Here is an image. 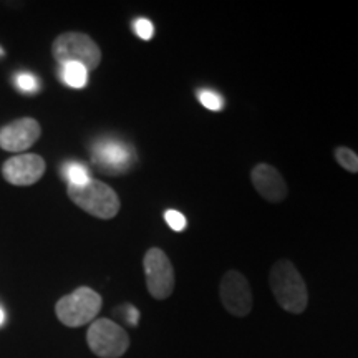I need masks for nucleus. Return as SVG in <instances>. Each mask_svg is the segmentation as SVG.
Returning a JSON list of instances; mask_svg holds the SVG:
<instances>
[{"instance_id": "nucleus-1", "label": "nucleus", "mask_w": 358, "mask_h": 358, "mask_svg": "<svg viewBox=\"0 0 358 358\" xmlns=\"http://www.w3.org/2000/svg\"><path fill=\"white\" fill-rule=\"evenodd\" d=\"M268 284L279 306L289 313H302L308 306L306 280L290 261L280 259L271 268Z\"/></svg>"}, {"instance_id": "nucleus-2", "label": "nucleus", "mask_w": 358, "mask_h": 358, "mask_svg": "<svg viewBox=\"0 0 358 358\" xmlns=\"http://www.w3.org/2000/svg\"><path fill=\"white\" fill-rule=\"evenodd\" d=\"M53 58L60 65L80 64L88 71L98 69L101 62V50L98 43L87 34L65 32L53 40Z\"/></svg>"}, {"instance_id": "nucleus-3", "label": "nucleus", "mask_w": 358, "mask_h": 358, "mask_svg": "<svg viewBox=\"0 0 358 358\" xmlns=\"http://www.w3.org/2000/svg\"><path fill=\"white\" fill-rule=\"evenodd\" d=\"M66 192L80 209L98 219H113L120 211L118 194L108 185L96 179L80 187L69 186Z\"/></svg>"}, {"instance_id": "nucleus-4", "label": "nucleus", "mask_w": 358, "mask_h": 358, "mask_svg": "<svg viewBox=\"0 0 358 358\" xmlns=\"http://www.w3.org/2000/svg\"><path fill=\"white\" fill-rule=\"evenodd\" d=\"M101 295L90 287H78L62 297L55 306V313L62 324L70 329H78L95 322L101 310Z\"/></svg>"}, {"instance_id": "nucleus-5", "label": "nucleus", "mask_w": 358, "mask_h": 358, "mask_svg": "<svg viewBox=\"0 0 358 358\" xmlns=\"http://www.w3.org/2000/svg\"><path fill=\"white\" fill-rule=\"evenodd\" d=\"M90 350L100 358H120L129 348V335L113 320L98 319L92 322L87 334Z\"/></svg>"}, {"instance_id": "nucleus-6", "label": "nucleus", "mask_w": 358, "mask_h": 358, "mask_svg": "<svg viewBox=\"0 0 358 358\" xmlns=\"http://www.w3.org/2000/svg\"><path fill=\"white\" fill-rule=\"evenodd\" d=\"M145 267L146 287L151 297L156 301H164L174 290V268L166 252L158 248L150 249L143 259Z\"/></svg>"}, {"instance_id": "nucleus-7", "label": "nucleus", "mask_w": 358, "mask_h": 358, "mask_svg": "<svg viewBox=\"0 0 358 358\" xmlns=\"http://www.w3.org/2000/svg\"><path fill=\"white\" fill-rule=\"evenodd\" d=\"M219 295L224 308L234 317H248L252 310V290L245 275L237 271H227L219 285Z\"/></svg>"}, {"instance_id": "nucleus-8", "label": "nucleus", "mask_w": 358, "mask_h": 358, "mask_svg": "<svg viewBox=\"0 0 358 358\" xmlns=\"http://www.w3.org/2000/svg\"><path fill=\"white\" fill-rule=\"evenodd\" d=\"M45 161L42 156L24 153L8 158L2 166V176L13 186H32L45 174Z\"/></svg>"}, {"instance_id": "nucleus-9", "label": "nucleus", "mask_w": 358, "mask_h": 358, "mask_svg": "<svg viewBox=\"0 0 358 358\" xmlns=\"http://www.w3.org/2000/svg\"><path fill=\"white\" fill-rule=\"evenodd\" d=\"M42 134L40 123L34 118H19L0 129V148L10 153H22L34 146Z\"/></svg>"}, {"instance_id": "nucleus-10", "label": "nucleus", "mask_w": 358, "mask_h": 358, "mask_svg": "<svg viewBox=\"0 0 358 358\" xmlns=\"http://www.w3.org/2000/svg\"><path fill=\"white\" fill-rule=\"evenodd\" d=\"M93 163L103 173L120 174L131 166L133 151L118 140H101L93 146Z\"/></svg>"}, {"instance_id": "nucleus-11", "label": "nucleus", "mask_w": 358, "mask_h": 358, "mask_svg": "<svg viewBox=\"0 0 358 358\" xmlns=\"http://www.w3.org/2000/svg\"><path fill=\"white\" fill-rule=\"evenodd\" d=\"M250 181L259 194L268 203H280L287 198V185L284 178L271 164H257L250 171Z\"/></svg>"}, {"instance_id": "nucleus-12", "label": "nucleus", "mask_w": 358, "mask_h": 358, "mask_svg": "<svg viewBox=\"0 0 358 358\" xmlns=\"http://www.w3.org/2000/svg\"><path fill=\"white\" fill-rule=\"evenodd\" d=\"M62 80L70 88H85L88 83V70L80 64L62 65Z\"/></svg>"}, {"instance_id": "nucleus-13", "label": "nucleus", "mask_w": 358, "mask_h": 358, "mask_svg": "<svg viewBox=\"0 0 358 358\" xmlns=\"http://www.w3.org/2000/svg\"><path fill=\"white\" fill-rule=\"evenodd\" d=\"M64 176H65V181L69 182V186L80 187L92 181L88 169L85 168L83 164H78V163L66 164L64 169Z\"/></svg>"}, {"instance_id": "nucleus-14", "label": "nucleus", "mask_w": 358, "mask_h": 358, "mask_svg": "<svg viewBox=\"0 0 358 358\" xmlns=\"http://www.w3.org/2000/svg\"><path fill=\"white\" fill-rule=\"evenodd\" d=\"M335 159L343 169L350 173H358V156L355 151L348 150V148H337L335 150Z\"/></svg>"}, {"instance_id": "nucleus-15", "label": "nucleus", "mask_w": 358, "mask_h": 358, "mask_svg": "<svg viewBox=\"0 0 358 358\" xmlns=\"http://www.w3.org/2000/svg\"><path fill=\"white\" fill-rule=\"evenodd\" d=\"M198 100L201 105L204 106V108L211 110V111H219L222 110L224 106V100L222 96L219 95L217 92H214V90H198Z\"/></svg>"}, {"instance_id": "nucleus-16", "label": "nucleus", "mask_w": 358, "mask_h": 358, "mask_svg": "<svg viewBox=\"0 0 358 358\" xmlns=\"http://www.w3.org/2000/svg\"><path fill=\"white\" fill-rule=\"evenodd\" d=\"M15 85L25 93H35L40 90V80L32 73H19L15 77Z\"/></svg>"}, {"instance_id": "nucleus-17", "label": "nucleus", "mask_w": 358, "mask_h": 358, "mask_svg": "<svg viewBox=\"0 0 358 358\" xmlns=\"http://www.w3.org/2000/svg\"><path fill=\"white\" fill-rule=\"evenodd\" d=\"M164 219H166L168 226L171 227L173 231L181 232L186 229V217L179 211H176V209H168V211L164 213Z\"/></svg>"}, {"instance_id": "nucleus-18", "label": "nucleus", "mask_w": 358, "mask_h": 358, "mask_svg": "<svg viewBox=\"0 0 358 358\" xmlns=\"http://www.w3.org/2000/svg\"><path fill=\"white\" fill-rule=\"evenodd\" d=\"M133 29H134V34H136L141 40H151L155 35V27L148 19L134 20Z\"/></svg>"}, {"instance_id": "nucleus-19", "label": "nucleus", "mask_w": 358, "mask_h": 358, "mask_svg": "<svg viewBox=\"0 0 358 358\" xmlns=\"http://www.w3.org/2000/svg\"><path fill=\"white\" fill-rule=\"evenodd\" d=\"M127 313H124V317H127V322L129 325H138V320H140V312H138V308H134L131 306H124L123 307Z\"/></svg>"}, {"instance_id": "nucleus-20", "label": "nucleus", "mask_w": 358, "mask_h": 358, "mask_svg": "<svg viewBox=\"0 0 358 358\" xmlns=\"http://www.w3.org/2000/svg\"><path fill=\"white\" fill-rule=\"evenodd\" d=\"M3 319H6V315H3V310H2V308H0V325L3 324Z\"/></svg>"}, {"instance_id": "nucleus-21", "label": "nucleus", "mask_w": 358, "mask_h": 358, "mask_svg": "<svg viewBox=\"0 0 358 358\" xmlns=\"http://www.w3.org/2000/svg\"><path fill=\"white\" fill-rule=\"evenodd\" d=\"M0 55H3V50H2V48H0Z\"/></svg>"}]
</instances>
